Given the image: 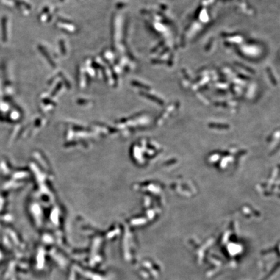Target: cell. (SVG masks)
Segmentation results:
<instances>
[{
  "label": "cell",
  "instance_id": "cell-1",
  "mask_svg": "<svg viewBox=\"0 0 280 280\" xmlns=\"http://www.w3.org/2000/svg\"><path fill=\"white\" fill-rule=\"evenodd\" d=\"M7 17H3L1 20V29H2V39L3 41L5 42L7 40Z\"/></svg>",
  "mask_w": 280,
  "mask_h": 280
},
{
  "label": "cell",
  "instance_id": "cell-2",
  "mask_svg": "<svg viewBox=\"0 0 280 280\" xmlns=\"http://www.w3.org/2000/svg\"><path fill=\"white\" fill-rule=\"evenodd\" d=\"M38 49L40 51L41 53L43 54V55L45 57L46 59L48 60V62L49 64L51 65V66H53V68H55L56 66V65L55 64H54V62H53V60H51V59L50 58V56H49V54H48V53L46 51V50L44 49V48H43V46H38Z\"/></svg>",
  "mask_w": 280,
  "mask_h": 280
},
{
  "label": "cell",
  "instance_id": "cell-3",
  "mask_svg": "<svg viewBox=\"0 0 280 280\" xmlns=\"http://www.w3.org/2000/svg\"><path fill=\"white\" fill-rule=\"evenodd\" d=\"M132 84L134 85V86H136L137 87H140V88H144V89H148L149 88L146 85H142V84H141L140 82H138L137 81H132Z\"/></svg>",
  "mask_w": 280,
  "mask_h": 280
},
{
  "label": "cell",
  "instance_id": "cell-4",
  "mask_svg": "<svg viewBox=\"0 0 280 280\" xmlns=\"http://www.w3.org/2000/svg\"><path fill=\"white\" fill-rule=\"evenodd\" d=\"M60 50H61V52L63 54H66V48H65V45H64V42L63 40H60Z\"/></svg>",
  "mask_w": 280,
  "mask_h": 280
},
{
  "label": "cell",
  "instance_id": "cell-5",
  "mask_svg": "<svg viewBox=\"0 0 280 280\" xmlns=\"http://www.w3.org/2000/svg\"><path fill=\"white\" fill-rule=\"evenodd\" d=\"M62 86V85L61 82H59V84H58V85H57V86L55 87V88H54V90H53V92L52 93H51V96H52L55 95L56 93L58 92V91L60 90V89L61 88Z\"/></svg>",
  "mask_w": 280,
  "mask_h": 280
},
{
  "label": "cell",
  "instance_id": "cell-6",
  "mask_svg": "<svg viewBox=\"0 0 280 280\" xmlns=\"http://www.w3.org/2000/svg\"><path fill=\"white\" fill-rule=\"evenodd\" d=\"M60 1H64V0H60Z\"/></svg>",
  "mask_w": 280,
  "mask_h": 280
}]
</instances>
